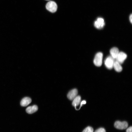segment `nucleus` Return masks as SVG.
Returning a JSON list of instances; mask_svg holds the SVG:
<instances>
[{"label": "nucleus", "instance_id": "0eeeda50", "mask_svg": "<svg viewBox=\"0 0 132 132\" xmlns=\"http://www.w3.org/2000/svg\"><path fill=\"white\" fill-rule=\"evenodd\" d=\"M77 90L75 88L71 90L68 93L67 97L69 99L72 100L77 96Z\"/></svg>", "mask_w": 132, "mask_h": 132}, {"label": "nucleus", "instance_id": "7ed1b4c3", "mask_svg": "<svg viewBox=\"0 0 132 132\" xmlns=\"http://www.w3.org/2000/svg\"><path fill=\"white\" fill-rule=\"evenodd\" d=\"M128 126L127 122L126 121L121 122L119 121H116L114 124V126L116 128L123 130L127 128Z\"/></svg>", "mask_w": 132, "mask_h": 132}, {"label": "nucleus", "instance_id": "9b49d317", "mask_svg": "<svg viewBox=\"0 0 132 132\" xmlns=\"http://www.w3.org/2000/svg\"><path fill=\"white\" fill-rule=\"evenodd\" d=\"M81 102V97L80 96H77L73 100L72 103L73 106H75L76 110V106H78Z\"/></svg>", "mask_w": 132, "mask_h": 132}, {"label": "nucleus", "instance_id": "f3484780", "mask_svg": "<svg viewBox=\"0 0 132 132\" xmlns=\"http://www.w3.org/2000/svg\"><path fill=\"white\" fill-rule=\"evenodd\" d=\"M132 14H131L130 15V17H129V20H130V21L131 22V23H132Z\"/></svg>", "mask_w": 132, "mask_h": 132}, {"label": "nucleus", "instance_id": "a211bd4d", "mask_svg": "<svg viewBox=\"0 0 132 132\" xmlns=\"http://www.w3.org/2000/svg\"></svg>", "mask_w": 132, "mask_h": 132}, {"label": "nucleus", "instance_id": "f8f14e48", "mask_svg": "<svg viewBox=\"0 0 132 132\" xmlns=\"http://www.w3.org/2000/svg\"><path fill=\"white\" fill-rule=\"evenodd\" d=\"M113 67L116 71L117 72H120L122 70V67L120 64L116 61H114Z\"/></svg>", "mask_w": 132, "mask_h": 132}, {"label": "nucleus", "instance_id": "f257e3e1", "mask_svg": "<svg viewBox=\"0 0 132 132\" xmlns=\"http://www.w3.org/2000/svg\"><path fill=\"white\" fill-rule=\"evenodd\" d=\"M103 57V54L101 52H98L96 54L93 61L94 63L96 66H100L102 65Z\"/></svg>", "mask_w": 132, "mask_h": 132}, {"label": "nucleus", "instance_id": "9d476101", "mask_svg": "<svg viewBox=\"0 0 132 132\" xmlns=\"http://www.w3.org/2000/svg\"><path fill=\"white\" fill-rule=\"evenodd\" d=\"M38 110L37 106L35 105L28 107L26 109V111L28 113L32 114L37 111Z\"/></svg>", "mask_w": 132, "mask_h": 132}, {"label": "nucleus", "instance_id": "39448f33", "mask_svg": "<svg viewBox=\"0 0 132 132\" xmlns=\"http://www.w3.org/2000/svg\"><path fill=\"white\" fill-rule=\"evenodd\" d=\"M127 56L124 53L121 52H119L118 55L116 58V61L120 64L122 63L126 58Z\"/></svg>", "mask_w": 132, "mask_h": 132}, {"label": "nucleus", "instance_id": "dca6fc26", "mask_svg": "<svg viewBox=\"0 0 132 132\" xmlns=\"http://www.w3.org/2000/svg\"><path fill=\"white\" fill-rule=\"evenodd\" d=\"M86 103V101L85 100H84L83 101H82L80 103V108L79 109H80V107L82 106L84 104H85Z\"/></svg>", "mask_w": 132, "mask_h": 132}, {"label": "nucleus", "instance_id": "2eb2a0df", "mask_svg": "<svg viewBox=\"0 0 132 132\" xmlns=\"http://www.w3.org/2000/svg\"><path fill=\"white\" fill-rule=\"evenodd\" d=\"M132 127L131 126L128 128L126 130V132H132Z\"/></svg>", "mask_w": 132, "mask_h": 132}, {"label": "nucleus", "instance_id": "423d86ee", "mask_svg": "<svg viewBox=\"0 0 132 132\" xmlns=\"http://www.w3.org/2000/svg\"><path fill=\"white\" fill-rule=\"evenodd\" d=\"M105 22L103 18H99L94 23V25L95 27L98 29L102 28L105 25Z\"/></svg>", "mask_w": 132, "mask_h": 132}, {"label": "nucleus", "instance_id": "f03ea898", "mask_svg": "<svg viewBox=\"0 0 132 132\" xmlns=\"http://www.w3.org/2000/svg\"><path fill=\"white\" fill-rule=\"evenodd\" d=\"M46 9L50 12L54 13L56 12L57 9V5L56 3L53 1L48 2L46 6Z\"/></svg>", "mask_w": 132, "mask_h": 132}, {"label": "nucleus", "instance_id": "20e7f679", "mask_svg": "<svg viewBox=\"0 0 132 132\" xmlns=\"http://www.w3.org/2000/svg\"><path fill=\"white\" fill-rule=\"evenodd\" d=\"M114 59L111 56L108 57L105 59V65L106 67L108 69H110L113 67Z\"/></svg>", "mask_w": 132, "mask_h": 132}, {"label": "nucleus", "instance_id": "6e6552de", "mask_svg": "<svg viewBox=\"0 0 132 132\" xmlns=\"http://www.w3.org/2000/svg\"><path fill=\"white\" fill-rule=\"evenodd\" d=\"M32 101L31 99L28 97H25L21 100L20 104L23 107H25L28 105Z\"/></svg>", "mask_w": 132, "mask_h": 132}, {"label": "nucleus", "instance_id": "4468645a", "mask_svg": "<svg viewBox=\"0 0 132 132\" xmlns=\"http://www.w3.org/2000/svg\"><path fill=\"white\" fill-rule=\"evenodd\" d=\"M94 132H106L104 128H101L97 130Z\"/></svg>", "mask_w": 132, "mask_h": 132}, {"label": "nucleus", "instance_id": "1a4fd4ad", "mask_svg": "<svg viewBox=\"0 0 132 132\" xmlns=\"http://www.w3.org/2000/svg\"><path fill=\"white\" fill-rule=\"evenodd\" d=\"M111 56L114 59L116 58L119 53V50L116 47H114L110 49V51Z\"/></svg>", "mask_w": 132, "mask_h": 132}, {"label": "nucleus", "instance_id": "ddd939ff", "mask_svg": "<svg viewBox=\"0 0 132 132\" xmlns=\"http://www.w3.org/2000/svg\"><path fill=\"white\" fill-rule=\"evenodd\" d=\"M93 129L91 127L88 126L82 132H93Z\"/></svg>", "mask_w": 132, "mask_h": 132}]
</instances>
